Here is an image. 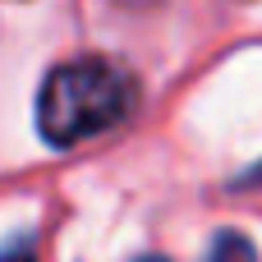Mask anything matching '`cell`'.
Returning <instances> with one entry per match:
<instances>
[{
    "instance_id": "6da1fadb",
    "label": "cell",
    "mask_w": 262,
    "mask_h": 262,
    "mask_svg": "<svg viewBox=\"0 0 262 262\" xmlns=\"http://www.w3.org/2000/svg\"><path fill=\"white\" fill-rule=\"evenodd\" d=\"M138 106V78L111 55H78L46 74L37 92V134L51 147H78L120 129Z\"/></svg>"
},
{
    "instance_id": "7a4b0ae2",
    "label": "cell",
    "mask_w": 262,
    "mask_h": 262,
    "mask_svg": "<svg viewBox=\"0 0 262 262\" xmlns=\"http://www.w3.org/2000/svg\"><path fill=\"white\" fill-rule=\"evenodd\" d=\"M203 262H262V258H258V249H253L249 235H239V230H216V239L207 244V258Z\"/></svg>"
},
{
    "instance_id": "3957f363",
    "label": "cell",
    "mask_w": 262,
    "mask_h": 262,
    "mask_svg": "<svg viewBox=\"0 0 262 262\" xmlns=\"http://www.w3.org/2000/svg\"><path fill=\"white\" fill-rule=\"evenodd\" d=\"M0 262H37V249H32V239H18V244H9Z\"/></svg>"
},
{
    "instance_id": "277c9868",
    "label": "cell",
    "mask_w": 262,
    "mask_h": 262,
    "mask_svg": "<svg viewBox=\"0 0 262 262\" xmlns=\"http://www.w3.org/2000/svg\"><path fill=\"white\" fill-rule=\"evenodd\" d=\"M244 184H262V166H258V170H249V175H244Z\"/></svg>"
},
{
    "instance_id": "5b68a950",
    "label": "cell",
    "mask_w": 262,
    "mask_h": 262,
    "mask_svg": "<svg viewBox=\"0 0 262 262\" xmlns=\"http://www.w3.org/2000/svg\"><path fill=\"white\" fill-rule=\"evenodd\" d=\"M134 262H170V258H157V253H147V258H134Z\"/></svg>"
}]
</instances>
